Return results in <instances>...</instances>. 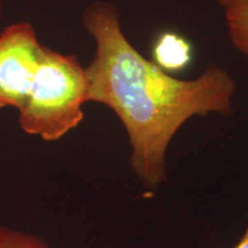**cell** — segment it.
I'll return each mask as SVG.
<instances>
[{
  "label": "cell",
  "mask_w": 248,
  "mask_h": 248,
  "mask_svg": "<svg viewBox=\"0 0 248 248\" xmlns=\"http://www.w3.org/2000/svg\"><path fill=\"white\" fill-rule=\"evenodd\" d=\"M83 24L97 44L85 68L88 102L115 111L128 133L131 170L142 185L157 187L168 178L170 141L186 121L210 113L231 115L234 80L214 64L195 79L168 75L130 44L116 8L108 2L86 8Z\"/></svg>",
  "instance_id": "1"
},
{
  "label": "cell",
  "mask_w": 248,
  "mask_h": 248,
  "mask_svg": "<svg viewBox=\"0 0 248 248\" xmlns=\"http://www.w3.org/2000/svg\"><path fill=\"white\" fill-rule=\"evenodd\" d=\"M86 94L85 69L75 55L43 46L35 76L17 108L18 124L28 135L57 141L84 119Z\"/></svg>",
  "instance_id": "2"
},
{
  "label": "cell",
  "mask_w": 248,
  "mask_h": 248,
  "mask_svg": "<svg viewBox=\"0 0 248 248\" xmlns=\"http://www.w3.org/2000/svg\"><path fill=\"white\" fill-rule=\"evenodd\" d=\"M43 46L29 22L14 23L0 33V109L20 107L27 95Z\"/></svg>",
  "instance_id": "3"
},
{
  "label": "cell",
  "mask_w": 248,
  "mask_h": 248,
  "mask_svg": "<svg viewBox=\"0 0 248 248\" xmlns=\"http://www.w3.org/2000/svg\"><path fill=\"white\" fill-rule=\"evenodd\" d=\"M155 63L161 69L182 70L191 61V46L187 40L172 32H166L157 38L154 46Z\"/></svg>",
  "instance_id": "4"
},
{
  "label": "cell",
  "mask_w": 248,
  "mask_h": 248,
  "mask_svg": "<svg viewBox=\"0 0 248 248\" xmlns=\"http://www.w3.org/2000/svg\"><path fill=\"white\" fill-rule=\"evenodd\" d=\"M232 45L248 58V0H219Z\"/></svg>",
  "instance_id": "5"
},
{
  "label": "cell",
  "mask_w": 248,
  "mask_h": 248,
  "mask_svg": "<svg viewBox=\"0 0 248 248\" xmlns=\"http://www.w3.org/2000/svg\"><path fill=\"white\" fill-rule=\"evenodd\" d=\"M0 248H51L42 238L28 232L0 225Z\"/></svg>",
  "instance_id": "6"
},
{
  "label": "cell",
  "mask_w": 248,
  "mask_h": 248,
  "mask_svg": "<svg viewBox=\"0 0 248 248\" xmlns=\"http://www.w3.org/2000/svg\"><path fill=\"white\" fill-rule=\"evenodd\" d=\"M231 248H248V223H247L246 229H245L244 234L241 235L239 241H238V243Z\"/></svg>",
  "instance_id": "7"
},
{
  "label": "cell",
  "mask_w": 248,
  "mask_h": 248,
  "mask_svg": "<svg viewBox=\"0 0 248 248\" xmlns=\"http://www.w3.org/2000/svg\"><path fill=\"white\" fill-rule=\"evenodd\" d=\"M0 16H1V5H0Z\"/></svg>",
  "instance_id": "8"
}]
</instances>
